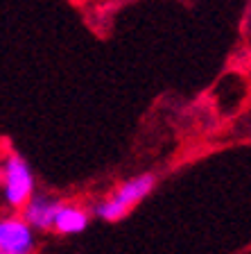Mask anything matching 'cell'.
Wrapping results in <instances>:
<instances>
[{"instance_id": "cell-1", "label": "cell", "mask_w": 251, "mask_h": 254, "mask_svg": "<svg viewBox=\"0 0 251 254\" xmlns=\"http://www.w3.org/2000/svg\"><path fill=\"white\" fill-rule=\"evenodd\" d=\"M158 184V175L147 170V173H138L122 184H118L106 197L98 200L91 206V216H95L102 222H120L129 216L143 200L152 195V190Z\"/></svg>"}, {"instance_id": "cell-2", "label": "cell", "mask_w": 251, "mask_h": 254, "mask_svg": "<svg viewBox=\"0 0 251 254\" xmlns=\"http://www.w3.org/2000/svg\"><path fill=\"white\" fill-rule=\"evenodd\" d=\"M0 189L5 204L11 211H21L25 202L37 193V177L27 159L18 152H9L0 164Z\"/></svg>"}, {"instance_id": "cell-3", "label": "cell", "mask_w": 251, "mask_h": 254, "mask_svg": "<svg viewBox=\"0 0 251 254\" xmlns=\"http://www.w3.org/2000/svg\"><path fill=\"white\" fill-rule=\"evenodd\" d=\"M37 232L21 218L9 213L0 218V254H34Z\"/></svg>"}, {"instance_id": "cell-4", "label": "cell", "mask_w": 251, "mask_h": 254, "mask_svg": "<svg viewBox=\"0 0 251 254\" xmlns=\"http://www.w3.org/2000/svg\"><path fill=\"white\" fill-rule=\"evenodd\" d=\"M61 204H63L61 197H52V195H46V193H34L25 202V206L21 209V218L34 232H52L54 218H57V211Z\"/></svg>"}, {"instance_id": "cell-5", "label": "cell", "mask_w": 251, "mask_h": 254, "mask_svg": "<svg viewBox=\"0 0 251 254\" xmlns=\"http://www.w3.org/2000/svg\"><path fill=\"white\" fill-rule=\"evenodd\" d=\"M91 220H93L91 209L63 200V204L59 206V211H57V218H54L52 232L59 234V236H75V234L86 232Z\"/></svg>"}]
</instances>
